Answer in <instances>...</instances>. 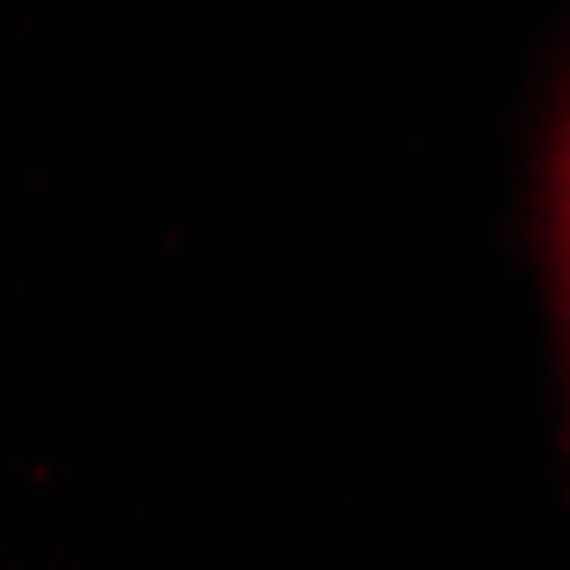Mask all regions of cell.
I'll return each instance as SVG.
<instances>
[{
    "label": "cell",
    "instance_id": "6da1fadb",
    "mask_svg": "<svg viewBox=\"0 0 570 570\" xmlns=\"http://www.w3.org/2000/svg\"><path fill=\"white\" fill-rule=\"evenodd\" d=\"M557 238H570V122L557 142Z\"/></svg>",
    "mask_w": 570,
    "mask_h": 570
},
{
    "label": "cell",
    "instance_id": "7a4b0ae2",
    "mask_svg": "<svg viewBox=\"0 0 570 570\" xmlns=\"http://www.w3.org/2000/svg\"><path fill=\"white\" fill-rule=\"evenodd\" d=\"M563 245V299H570V238H557Z\"/></svg>",
    "mask_w": 570,
    "mask_h": 570
}]
</instances>
